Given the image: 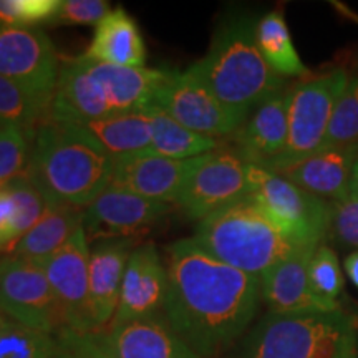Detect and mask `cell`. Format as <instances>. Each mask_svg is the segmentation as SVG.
Here are the masks:
<instances>
[{
    "label": "cell",
    "mask_w": 358,
    "mask_h": 358,
    "mask_svg": "<svg viewBox=\"0 0 358 358\" xmlns=\"http://www.w3.org/2000/svg\"><path fill=\"white\" fill-rule=\"evenodd\" d=\"M0 313L53 337L66 329L42 264L12 256L0 259Z\"/></svg>",
    "instance_id": "cell-10"
},
{
    "label": "cell",
    "mask_w": 358,
    "mask_h": 358,
    "mask_svg": "<svg viewBox=\"0 0 358 358\" xmlns=\"http://www.w3.org/2000/svg\"><path fill=\"white\" fill-rule=\"evenodd\" d=\"M55 358H115L103 332H73L65 329L57 337Z\"/></svg>",
    "instance_id": "cell-35"
},
{
    "label": "cell",
    "mask_w": 358,
    "mask_h": 358,
    "mask_svg": "<svg viewBox=\"0 0 358 358\" xmlns=\"http://www.w3.org/2000/svg\"><path fill=\"white\" fill-rule=\"evenodd\" d=\"M92 134L113 159L150 151L151 120L145 111L116 113L78 124Z\"/></svg>",
    "instance_id": "cell-25"
},
{
    "label": "cell",
    "mask_w": 358,
    "mask_h": 358,
    "mask_svg": "<svg viewBox=\"0 0 358 358\" xmlns=\"http://www.w3.org/2000/svg\"><path fill=\"white\" fill-rule=\"evenodd\" d=\"M289 88L257 106L231 136L232 150L252 166L268 168L284 153L289 136Z\"/></svg>",
    "instance_id": "cell-18"
},
{
    "label": "cell",
    "mask_w": 358,
    "mask_h": 358,
    "mask_svg": "<svg viewBox=\"0 0 358 358\" xmlns=\"http://www.w3.org/2000/svg\"><path fill=\"white\" fill-rule=\"evenodd\" d=\"M87 62L90 73L95 78L111 115L150 108L168 71L163 69H146V66L131 69V66Z\"/></svg>",
    "instance_id": "cell-22"
},
{
    "label": "cell",
    "mask_w": 358,
    "mask_h": 358,
    "mask_svg": "<svg viewBox=\"0 0 358 358\" xmlns=\"http://www.w3.org/2000/svg\"><path fill=\"white\" fill-rule=\"evenodd\" d=\"M85 209L62 203H47L34 227L22 237L7 256L43 264L60 250L83 227Z\"/></svg>",
    "instance_id": "cell-24"
},
{
    "label": "cell",
    "mask_w": 358,
    "mask_h": 358,
    "mask_svg": "<svg viewBox=\"0 0 358 358\" xmlns=\"http://www.w3.org/2000/svg\"><path fill=\"white\" fill-rule=\"evenodd\" d=\"M248 176L249 196L285 236L303 248H317L325 243L330 201L317 198L266 168L248 164Z\"/></svg>",
    "instance_id": "cell-7"
},
{
    "label": "cell",
    "mask_w": 358,
    "mask_h": 358,
    "mask_svg": "<svg viewBox=\"0 0 358 358\" xmlns=\"http://www.w3.org/2000/svg\"><path fill=\"white\" fill-rule=\"evenodd\" d=\"M256 42L264 60L280 78L306 77L308 69L299 57L282 10H272L257 20Z\"/></svg>",
    "instance_id": "cell-27"
},
{
    "label": "cell",
    "mask_w": 358,
    "mask_h": 358,
    "mask_svg": "<svg viewBox=\"0 0 358 358\" xmlns=\"http://www.w3.org/2000/svg\"><path fill=\"white\" fill-rule=\"evenodd\" d=\"M169 209L171 204L156 203L108 186L85 208L83 231L90 244L103 239L131 237L168 214Z\"/></svg>",
    "instance_id": "cell-14"
},
{
    "label": "cell",
    "mask_w": 358,
    "mask_h": 358,
    "mask_svg": "<svg viewBox=\"0 0 358 358\" xmlns=\"http://www.w3.org/2000/svg\"><path fill=\"white\" fill-rule=\"evenodd\" d=\"M110 7L106 0H62L50 25H96Z\"/></svg>",
    "instance_id": "cell-36"
},
{
    "label": "cell",
    "mask_w": 358,
    "mask_h": 358,
    "mask_svg": "<svg viewBox=\"0 0 358 358\" xmlns=\"http://www.w3.org/2000/svg\"><path fill=\"white\" fill-rule=\"evenodd\" d=\"M82 57L95 64L143 69L148 53L136 20L124 8L116 7L95 25L92 42Z\"/></svg>",
    "instance_id": "cell-23"
},
{
    "label": "cell",
    "mask_w": 358,
    "mask_h": 358,
    "mask_svg": "<svg viewBox=\"0 0 358 358\" xmlns=\"http://www.w3.org/2000/svg\"><path fill=\"white\" fill-rule=\"evenodd\" d=\"M22 239V231L10 189L0 186V254H8Z\"/></svg>",
    "instance_id": "cell-37"
},
{
    "label": "cell",
    "mask_w": 358,
    "mask_h": 358,
    "mask_svg": "<svg viewBox=\"0 0 358 358\" xmlns=\"http://www.w3.org/2000/svg\"><path fill=\"white\" fill-rule=\"evenodd\" d=\"M168 250L164 315L199 358H214L245 332L259 303L261 277L227 266L194 237Z\"/></svg>",
    "instance_id": "cell-1"
},
{
    "label": "cell",
    "mask_w": 358,
    "mask_h": 358,
    "mask_svg": "<svg viewBox=\"0 0 358 358\" xmlns=\"http://www.w3.org/2000/svg\"><path fill=\"white\" fill-rule=\"evenodd\" d=\"M248 163L232 148L221 146L192 159L176 206L189 219L203 221L249 196Z\"/></svg>",
    "instance_id": "cell-8"
},
{
    "label": "cell",
    "mask_w": 358,
    "mask_h": 358,
    "mask_svg": "<svg viewBox=\"0 0 358 358\" xmlns=\"http://www.w3.org/2000/svg\"><path fill=\"white\" fill-rule=\"evenodd\" d=\"M350 82L347 70L335 69L289 88V136L284 153L267 169L279 173L315 155L324 145L327 129L340 95Z\"/></svg>",
    "instance_id": "cell-6"
},
{
    "label": "cell",
    "mask_w": 358,
    "mask_h": 358,
    "mask_svg": "<svg viewBox=\"0 0 358 358\" xmlns=\"http://www.w3.org/2000/svg\"><path fill=\"white\" fill-rule=\"evenodd\" d=\"M327 241H332L343 249L358 250V194L350 192L347 198L330 201Z\"/></svg>",
    "instance_id": "cell-34"
},
{
    "label": "cell",
    "mask_w": 358,
    "mask_h": 358,
    "mask_svg": "<svg viewBox=\"0 0 358 358\" xmlns=\"http://www.w3.org/2000/svg\"><path fill=\"white\" fill-rule=\"evenodd\" d=\"M352 192L353 194H358V161L353 168V174H352Z\"/></svg>",
    "instance_id": "cell-39"
},
{
    "label": "cell",
    "mask_w": 358,
    "mask_h": 358,
    "mask_svg": "<svg viewBox=\"0 0 358 358\" xmlns=\"http://www.w3.org/2000/svg\"><path fill=\"white\" fill-rule=\"evenodd\" d=\"M32 138L24 129L0 128V186L27 173Z\"/></svg>",
    "instance_id": "cell-32"
},
{
    "label": "cell",
    "mask_w": 358,
    "mask_h": 358,
    "mask_svg": "<svg viewBox=\"0 0 358 358\" xmlns=\"http://www.w3.org/2000/svg\"><path fill=\"white\" fill-rule=\"evenodd\" d=\"M317 248L299 249L261 275V299L268 312H332L342 308L338 302L322 299L312 287L308 264Z\"/></svg>",
    "instance_id": "cell-15"
},
{
    "label": "cell",
    "mask_w": 358,
    "mask_h": 358,
    "mask_svg": "<svg viewBox=\"0 0 358 358\" xmlns=\"http://www.w3.org/2000/svg\"><path fill=\"white\" fill-rule=\"evenodd\" d=\"M192 159L163 158L153 151L115 159L110 186L156 203L176 204Z\"/></svg>",
    "instance_id": "cell-17"
},
{
    "label": "cell",
    "mask_w": 358,
    "mask_h": 358,
    "mask_svg": "<svg viewBox=\"0 0 358 358\" xmlns=\"http://www.w3.org/2000/svg\"><path fill=\"white\" fill-rule=\"evenodd\" d=\"M194 241L219 261L256 277L303 248L250 196L199 221Z\"/></svg>",
    "instance_id": "cell-4"
},
{
    "label": "cell",
    "mask_w": 358,
    "mask_h": 358,
    "mask_svg": "<svg viewBox=\"0 0 358 358\" xmlns=\"http://www.w3.org/2000/svg\"><path fill=\"white\" fill-rule=\"evenodd\" d=\"M58 340L0 313V358H55Z\"/></svg>",
    "instance_id": "cell-29"
},
{
    "label": "cell",
    "mask_w": 358,
    "mask_h": 358,
    "mask_svg": "<svg viewBox=\"0 0 358 358\" xmlns=\"http://www.w3.org/2000/svg\"><path fill=\"white\" fill-rule=\"evenodd\" d=\"M308 277H310L313 290L322 299L329 302H338L345 282H343L337 252L329 243H322L312 254L310 264H308Z\"/></svg>",
    "instance_id": "cell-31"
},
{
    "label": "cell",
    "mask_w": 358,
    "mask_h": 358,
    "mask_svg": "<svg viewBox=\"0 0 358 358\" xmlns=\"http://www.w3.org/2000/svg\"><path fill=\"white\" fill-rule=\"evenodd\" d=\"M358 143V77L350 78L347 88L340 95L334 108L332 120L324 145L320 150L329 148L357 145ZM319 150V151H320Z\"/></svg>",
    "instance_id": "cell-30"
},
{
    "label": "cell",
    "mask_w": 358,
    "mask_h": 358,
    "mask_svg": "<svg viewBox=\"0 0 358 358\" xmlns=\"http://www.w3.org/2000/svg\"><path fill=\"white\" fill-rule=\"evenodd\" d=\"M168 297V267L155 243L138 244L124 271L122 294L110 325L150 319L164 313ZM108 325V327H110Z\"/></svg>",
    "instance_id": "cell-13"
},
{
    "label": "cell",
    "mask_w": 358,
    "mask_h": 358,
    "mask_svg": "<svg viewBox=\"0 0 358 358\" xmlns=\"http://www.w3.org/2000/svg\"><path fill=\"white\" fill-rule=\"evenodd\" d=\"M62 62L55 45L38 29L0 24V75L38 100L52 103Z\"/></svg>",
    "instance_id": "cell-11"
},
{
    "label": "cell",
    "mask_w": 358,
    "mask_h": 358,
    "mask_svg": "<svg viewBox=\"0 0 358 358\" xmlns=\"http://www.w3.org/2000/svg\"><path fill=\"white\" fill-rule=\"evenodd\" d=\"M136 245L134 237L103 239L90 245V313L95 332L108 329L113 320L124 271Z\"/></svg>",
    "instance_id": "cell-16"
},
{
    "label": "cell",
    "mask_w": 358,
    "mask_h": 358,
    "mask_svg": "<svg viewBox=\"0 0 358 358\" xmlns=\"http://www.w3.org/2000/svg\"><path fill=\"white\" fill-rule=\"evenodd\" d=\"M345 272L350 277L353 285L358 289V250H353L345 259Z\"/></svg>",
    "instance_id": "cell-38"
},
{
    "label": "cell",
    "mask_w": 358,
    "mask_h": 358,
    "mask_svg": "<svg viewBox=\"0 0 358 358\" xmlns=\"http://www.w3.org/2000/svg\"><path fill=\"white\" fill-rule=\"evenodd\" d=\"M62 0H0V24L35 29L50 24Z\"/></svg>",
    "instance_id": "cell-33"
},
{
    "label": "cell",
    "mask_w": 358,
    "mask_h": 358,
    "mask_svg": "<svg viewBox=\"0 0 358 358\" xmlns=\"http://www.w3.org/2000/svg\"><path fill=\"white\" fill-rule=\"evenodd\" d=\"M90 243L83 227L60 250L43 262L65 327L73 332H95L90 313Z\"/></svg>",
    "instance_id": "cell-12"
},
{
    "label": "cell",
    "mask_w": 358,
    "mask_h": 358,
    "mask_svg": "<svg viewBox=\"0 0 358 358\" xmlns=\"http://www.w3.org/2000/svg\"><path fill=\"white\" fill-rule=\"evenodd\" d=\"M50 116V103L27 93L0 75V128H19L34 134Z\"/></svg>",
    "instance_id": "cell-28"
},
{
    "label": "cell",
    "mask_w": 358,
    "mask_h": 358,
    "mask_svg": "<svg viewBox=\"0 0 358 358\" xmlns=\"http://www.w3.org/2000/svg\"><path fill=\"white\" fill-rule=\"evenodd\" d=\"M243 358H358L357 320L332 312H267L244 343Z\"/></svg>",
    "instance_id": "cell-5"
},
{
    "label": "cell",
    "mask_w": 358,
    "mask_h": 358,
    "mask_svg": "<svg viewBox=\"0 0 358 358\" xmlns=\"http://www.w3.org/2000/svg\"><path fill=\"white\" fill-rule=\"evenodd\" d=\"M113 164L82 127L47 118L34 133L25 174L47 203L85 209L110 186Z\"/></svg>",
    "instance_id": "cell-2"
},
{
    "label": "cell",
    "mask_w": 358,
    "mask_h": 358,
    "mask_svg": "<svg viewBox=\"0 0 358 358\" xmlns=\"http://www.w3.org/2000/svg\"><path fill=\"white\" fill-rule=\"evenodd\" d=\"M110 108L92 77L83 57L62 64L50 103L48 118L62 123L83 124L110 116Z\"/></svg>",
    "instance_id": "cell-21"
},
{
    "label": "cell",
    "mask_w": 358,
    "mask_h": 358,
    "mask_svg": "<svg viewBox=\"0 0 358 358\" xmlns=\"http://www.w3.org/2000/svg\"><path fill=\"white\" fill-rule=\"evenodd\" d=\"M151 106H158L191 131L219 141L231 138L248 120L224 105L189 69L168 70Z\"/></svg>",
    "instance_id": "cell-9"
},
{
    "label": "cell",
    "mask_w": 358,
    "mask_h": 358,
    "mask_svg": "<svg viewBox=\"0 0 358 358\" xmlns=\"http://www.w3.org/2000/svg\"><path fill=\"white\" fill-rule=\"evenodd\" d=\"M256 25L257 22L248 15L222 20L208 53L189 66L224 105L245 118L285 90V80L271 70L259 50Z\"/></svg>",
    "instance_id": "cell-3"
},
{
    "label": "cell",
    "mask_w": 358,
    "mask_h": 358,
    "mask_svg": "<svg viewBox=\"0 0 358 358\" xmlns=\"http://www.w3.org/2000/svg\"><path fill=\"white\" fill-rule=\"evenodd\" d=\"M103 335L115 358H199L174 332L164 313L110 325Z\"/></svg>",
    "instance_id": "cell-20"
},
{
    "label": "cell",
    "mask_w": 358,
    "mask_h": 358,
    "mask_svg": "<svg viewBox=\"0 0 358 358\" xmlns=\"http://www.w3.org/2000/svg\"><path fill=\"white\" fill-rule=\"evenodd\" d=\"M146 113L151 120V148L150 151L163 158L186 161L213 153L224 143L214 138L191 131L158 106H150Z\"/></svg>",
    "instance_id": "cell-26"
},
{
    "label": "cell",
    "mask_w": 358,
    "mask_h": 358,
    "mask_svg": "<svg viewBox=\"0 0 358 358\" xmlns=\"http://www.w3.org/2000/svg\"><path fill=\"white\" fill-rule=\"evenodd\" d=\"M358 161L357 145L329 148L277 174L325 201H340L352 192V174Z\"/></svg>",
    "instance_id": "cell-19"
}]
</instances>
